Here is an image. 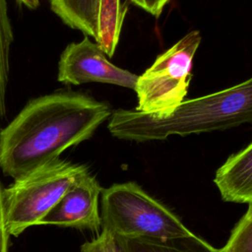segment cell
Instances as JSON below:
<instances>
[{
    "instance_id": "obj_2",
    "label": "cell",
    "mask_w": 252,
    "mask_h": 252,
    "mask_svg": "<svg viewBox=\"0 0 252 252\" xmlns=\"http://www.w3.org/2000/svg\"><path fill=\"white\" fill-rule=\"evenodd\" d=\"M246 123H252V77L217 93L184 99L166 118L136 109H115L107 128L117 139L141 143L226 130Z\"/></svg>"
},
{
    "instance_id": "obj_4",
    "label": "cell",
    "mask_w": 252,
    "mask_h": 252,
    "mask_svg": "<svg viewBox=\"0 0 252 252\" xmlns=\"http://www.w3.org/2000/svg\"><path fill=\"white\" fill-rule=\"evenodd\" d=\"M89 171L84 164L59 158L14 179L2 189L4 223L9 235L19 236L27 228L38 225L66 190Z\"/></svg>"
},
{
    "instance_id": "obj_14",
    "label": "cell",
    "mask_w": 252,
    "mask_h": 252,
    "mask_svg": "<svg viewBox=\"0 0 252 252\" xmlns=\"http://www.w3.org/2000/svg\"><path fill=\"white\" fill-rule=\"evenodd\" d=\"M81 252H127L122 238L112 232L101 229L94 239L81 246Z\"/></svg>"
},
{
    "instance_id": "obj_6",
    "label": "cell",
    "mask_w": 252,
    "mask_h": 252,
    "mask_svg": "<svg viewBox=\"0 0 252 252\" xmlns=\"http://www.w3.org/2000/svg\"><path fill=\"white\" fill-rule=\"evenodd\" d=\"M138 75L112 64L97 43L85 35L62 51L57 80L68 85L102 83L134 90Z\"/></svg>"
},
{
    "instance_id": "obj_17",
    "label": "cell",
    "mask_w": 252,
    "mask_h": 252,
    "mask_svg": "<svg viewBox=\"0 0 252 252\" xmlns=\"http://www.w3.org/2000/svg\"><path fill=\"white\" fill-rule=\"evenodd\" d=\"M17 1L32 10L36 9L39 6V0H17Z\"/></svg>"
},
{
    "instance_id": "obj_13",
    "label": "cell",
    "mask_w": 252,
    "mask_h": 252,
    "mask_svg": "<svg viewBox=\"0 0 252 252\" xmlns=\"http://www.w3.org/2000/svg\"><path fill=\"white\" fill-rule=\"evenodd\" d=\"M220 252H252V202Z\"/></svg>"
},
{
    "instance_id": "obj_9",
    "label": "cell",
    "mask_w": 252,
    "mask_h": 252,
    "mask_svg": "<svg viewBox=\"0 0 252 252\" xmlns=\"http://www.w3.org/2000/svg\"><path fill=\"white\" fill-rule=\"evenodd\" d=\"M48 1L52 12L66 26L97 40L100 0Z\"/></svg>"
},
{
    "instance_id": "obj_8",
    "label": "cell",
    "mask_w": 252,
    "mask_h": 252,
    "mask_svg": "<svg viewBox=\"0 0 252 252\" xmlns=\"http://www.w3.org/2000/svg\"><path fill=\"white\" fill-rule=\"evenodd\" d=\"M214 182L225 202H252V142L231 155L216 171Z\"/></svg>"
},
{
    "instance_id": "obj_7",
    "label": "cell",
    "mask_w": 252,
    "mask_h": 252,
    "mask_svg": "<svg viewBox=\"0 0 252 252\" xmlns=\"http://www.w3.org/2000/svg\"><path fill=\"white\" fill-rule=\"evenodd\" d=\"M102 189L89 171L66 190L39 224L97 231L101 228L98 197Z\"/></svg>"
},
{
    "instance_id": "obj_1",
    "label": "cell",
    "mask_w": 252,
    "mask_h": 252,
    "mask_svg": "<svg viewBox=\"0 0 252 252\" xmlns=\"http://www.w3.org/2000/svg\"><path fill=\"white\" fill-rule=\"evenodd\" d=\"M106 101L59 90L29 100L0 131V168L20 178L89 140L111 116Z\"/></svg>"
},
{
    "instance_id": "obj_12",
    "label": "cell",
    "mask_w": 252,
    "mask_h": 252,
    "mask_svg": "<svg viewBox=\"0 0 252 252\" xmlns=\"http://www.w3.org/2000/svg\"><path fill=\"white\" fill-rule=\"evenodd\" d=\"M13 41L14 32L9 16L7 0H0V130L7 114V92Z\"/></svg>"
},
{
    "instance_id": "obj_15",
    "label": "cell",
    "mask_w": 252,
    "mask_h": 252,
    "mask_svg": "<svg viewBox=\"0 0 252 252\" xmlns=\"http://www.w3.org/2000/svg\"><path fill=\"white\" fill-rule=\"evenodd\" d=\"M135 6L140 7L150 15L158 18L164 7L171 1V0H130Z\"/></svg>"
},
{
    "instance_id": "obj_11",
    "label": "cell",
    "mask_w": 252,
    "mask_h": 252,
    "mask_svg": "<svg viewBox=\"0 0 252 252\" xmlns=\"http://www.w3.org/2000/svg\"><path fill=\"white\" fill-rule=\"evenodd\" d=\"M127 5L121 0H100L98 37L95 41L107 57H112L121 33Z\"/></svg>"
},
{
    "instance_id": "obj_16",
    "label": "cell",
    "mask_w": 252,
    "mask_h": 252,
    "mask_svg": "<svg viewBox=\"0 0 252 252\" xmlns=\"http://www.w3.org/2000/svg\"><path fill=\"white\" fill-rule=\"evenodd\" d=\"M9 233L6 230L2 208V186L0 182V252H8L9 248Z\"/></svg>"
},
{
    "instance_id": "obj_3",
    "label": "cell",
    "mask_w": 252,
    "mask_h": 252,
    "mask_svg": "<svg viewBox=\"0 0 252 252\" xmlns=\"http://www.w3.org/2000/svg\"><path fill=\"white\" fill-rule=\"evenodd\" d=\"M101 229L126 239H169L193 233L171 210L135 182L101 191Z\"/></svg>"
},
{
    "instance_id": "obj_10",
    "label": "cell",
    "mask_w": 252,
    "mask_h": 252,
    "mask_svg": "<svg viewBox=\"0 0 252 252\" xmlns=\"http://www.w3.org/2000/svg\"><path fill=\"white\" fill-rule=\"evenodd\" d=\"M122 240L127 252H220V249L194 233L169 239L122 238Z\"/></svg>"
},
{
    "instance_id": "obj_5",
    "label": "cell",
    "mask_w": 252,
    "mask_h": 252,
    "mask_svg": "<svg viewBox=\"0 0 252 252\" xmlns=\"http://www.w3.org/2000/svg\"><path fill=\"white\" fill-rule=\"evenodd\" d=\"M201 40L199 31L189 32L138 76L134 88L136 110L157 118H166L174 112L186 97Z\"/></svg>"
}]
</instances>
